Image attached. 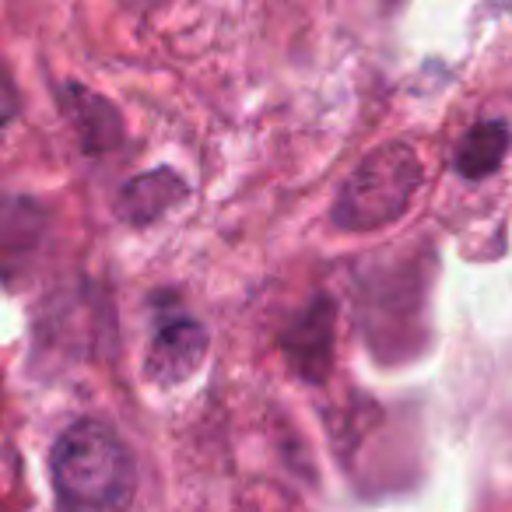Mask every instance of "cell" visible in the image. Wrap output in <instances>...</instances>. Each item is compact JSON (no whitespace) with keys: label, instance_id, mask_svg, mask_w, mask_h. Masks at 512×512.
I'll return each instance as SVG.
<instances>
[{"label":"cell","instance_id":"obj_1","mask_svg":"<svg viewBox=\"0 0 512 512\" xmlns=\"http://www.w3.org/2000/svg\"><path fill=\"white\" fill-rule=\"evenodd\" d=\"M53 484L71 509H113L130 495L134 467L116 439L99 421H78L53 446Z\"/></svg>","mask_w":512,"mask_h":512},{"label":"cell","instance_id":"obj_2","mask_svg":"<svg viewBox=\"0 0 512 512\" xmlns=\"http://www.w3.org/2000/svg\"><path fill=\"white\" fill-rule=\"evenodd\" d=\"M421 183V162L411 144H383L344 183L334 204V221L344 232H372L407 211Z\"/></svg>","mask_w":512,"mask_h":512},{"label":"cell","instance_id":"obj_3","mask_svg":"<svg viewBox=\"0 0 512 512\" xmlns=\"http://www.w3.org/2000/svg\"><path fill=\"white\" fill-rule=\"evenodd\" d=\"M207 355V330L197 320H169L155 334L148 351V372L158 383H183L200 369Z\"/></svg>","mask_w":512,"mask_h":512},{"label":"cell","instance_id":"obj_4","mask_svg":"<svg viewBox=\"0 0 512 512\" xmlns=\"http://www.w3.org/2000/svg\"><path fill=\"white\" fill-rule=\"evenodd\" d=\"M285 351L306 379H313V383L327 379L330 355H334V306L327 299L313 302V309L292 323L285 337Z\"/></svg>","mask_w":512,"mask_h":512},{"label":"cell","instance_id":"obj_5","mask_svg":"<svg viewBox=\"0 0 512 512\" xmlns=\"http://www.w3.org/2000/svg\"><path fill=\"white\" fill-rule=\"evenodd\" d=\"M505 151H509V127L498 120L477 123V127L463 137L460 148H456V169L467 179L491 176V172L502 165Z\"/></svg>","mask_w":512,"mask_h":512},{"label":"cell","instance_id":"obj_6","mask_svg":"<svg viewBox=\"0 0 512 512\" xmlns=\"http://www.w3.org/2000/svg\"><path fill=\"white\" fill-rule=\"evenodd\" d=\"M176 197H183V183H179L172 172H155V176H141L127 186V214L134 221H148L155 218L162 207H169Z\"/></svg>","mask_w":512,"mask_h":512},{"label":"cell","instance_id":"obj_7","mask_svg":"<svg viewBox=\"0 0 512 512\" xmlns=\"http://www.w3.org/2000/svg\"><path fill=\"white\" fill-rule=\"evenodd\" d=\"M32 218H36V211L29 204H18L15 211L0 207V260L8 256L11 246H18V253H22V246L36 242L39 228L32 225Z\"/></svg>","mask_w":512,"mask_h":512},{"label":"cell","instance_id":"obj_8","mask_svg":"<svg viewBox=\"0 0 512 512\" xmlns=\"http://www.w3.org/2000/svg\"><path fill=\"white\" fill-rule=\"evenodd\" d=\"M18 113V92L15 85L8 81V74L0 71V127H8Z\"/></svg>","mask_w":512,"mask_h":512}]
</instances>
